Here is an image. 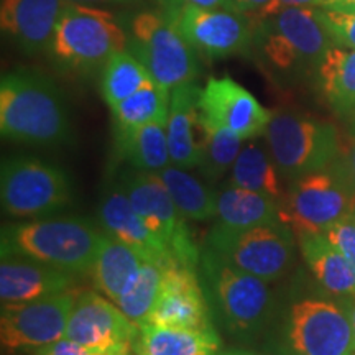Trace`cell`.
<instances>
[{"label": "cell", "instance_id": "cell-43", "mask_svg": "<svg viewBox=\"0 0 355 355\" xmlns=\"http://www.w3.org/2000/svg\"><path fill=\"white\" fill-rule=\"evenodd\" d=\"M219 355H261V354H259V352H252V350L235 349V350H225V352H220Z\"/></svg>", "mask_w": 355, "mask_h": 355}, {"label": "cell", "instance_id": "cell-1", "mask_svg": "<svg viewBox=\"0 0 355 355\" xmlns=\"http://www.w3.org/2000/svg\"><path fill=\"white\" fill-rule=\"evenodd\" d=\"M0 132L7 140L60 146L73 140L63 92L42 73L17 69L0 81Z\"/></svg>", "mask_w": 355, "mask_h": 355}, {"label": "cell", "instance_id": "cell-41", "mask_svg": "<svg viewBox=\"0 0 355 355\" xmlns=\"http://www.w3.org/2000/svg\"><path fill=\"white\" fill-rule=\"evenodd\" d=\"M345 170H347L349 176L352 178V181L355 183V140L352 141V145L349 146L347 153H345V158L343 159Z\"/></svg>", "mask_w": 355, "mask_h": 355}, {"label": "cell", "instance_id": "cell-4", "mask_svg": "<svg viewBox=\"0 0 355 355\" xmlns=\"http://www.w3.org/2000/svg\"><path fill=\"white\" fill-rule=\"evenodd\" d=\"M332 44L319 17V7L285 8L255 21L254 50L283 78L316 71Z\"/></svg>", "mask_w": 355, "mask_h": 355}, {"label": "cell", "instance_id": "cell-44", "mask_svg": "<svg viewBox=\"0 0 355 355\" xmlns=\"http://www.w3.org/2000/svg\"><path fill=\"white\" fill-rule=\"evenodd\" d=\"M158 2L165 6V10H173V8L180 7V0H158Z\"/></svg>", "mask_w": 355, "mask_h": 355}, {"label": "cell", "instance_id": "cell-38", "mask_svg": "<svg viewBox=\"0 0 355 355\" xmlns=\"http://www.w3.org/2000/svg\"><path fill=\"white\" fill-rule=\"evenodd\" d=\"M270 2H272V0H230V8L250 17V19L255 21Z\"/></svg>", "mask_w": 355, "mask_h": 355}, {"label": "cell", "instance_id": "cell-36", "mask_svg": "<svg viewBox=\"0 0 355 355\" xmlns=\"http://www.w3.org/2000/svg\"><path fill=\"white\" fill-rule=\"evenodd\" d=\"M33 355H94V352L81 344L74 343V340L63 337V339L56 340L50 345L33 350Z\"/></svg>", "mask_w": 355, "mask_h": 355}, {"label": "cell", "instance_id": "cell-33", "mask_svg": "<svg viewBox=\"0 0 355 355\" xmlns=\"http://www.w3.org/2000/svg\"><path fill=\"white\" fill-rule=\"evenodd\" d=\"M206 127L207 139L204 144L198 170L201 173L202 180H206L209 184H214L232 170L245 140L227 128Z\"/></svg>", "mask_w": 355, "mask_h": 355}, {"label": "cell", "instance_id": "cell-22", "mask_svg": "<svg viewBox=\"0 0 355 355\" xmlns=\"http://www.w3.org/2000/svg\"><path fill=\"white\" fill-rule=\"evenodd\" d=\"M306 266L318 285L339 298H355V268L324 234L296 237Z\"/></svg>", "mask_w": 355, "mask_h": 355}, {"label": "cell", "instance_id": "cell-10", "mask_svg": "<svg viewBox=\"0 0 355 355\" xmlns=\"http://www.w3.org/2000/svg\"><path fill=\"white\" fill-rule=\"evenodd\" d=\"M117 186L127 194L146 225L165 243L173 260L178 265L198 270L201 252L186 227L184 217L178 211L165 183L157 173L128 166L119 175Z\"/></svg>", "mask_w": 355, "mask_h": 355}, {"label": "cell", "instance_id": "cell-49", "mask_svg": "<svg viewBox=\"0 0 355 355\" xmlns=\"http://www.w3.org/2000/svg\"><path fill=\"white\" fill-rule=\"evenodd\" d=\"M326 2H331V0H326ZM326 2H324V3H326Z\"/></svg>", "mask_w": 355, "mask_h": 355}, {"label": "cell", "instance_id": "cell-30", "mask_svg": "<svg viewBox=\"0 0 355 355\" xmlns=\"http://www.w3.org/2000/svg\"><path fill=\"white\" fill-rule=\"evenodd\" d=\"M171 91L155 81L133 92L127 99L110 107L114 130L135 128L153 122H166L170 112Z\"/></svg>", "mask_w": 355, "mask_h": 355}, {"label": "cell", "instance_id": "cell-37", "mask_svg": "<svg viewBox=\"0 0 355 355\" xmlns=\"http://www.w3.org/2000/svg\"><path fill=\"white\" fill-rule=\"evenodd\" d=\"M326 0H272V2L266 6L263 12L260 13L259 21L261 19H266V17L273 15V13H278L279 10H285V8H293V7H322Z\"/></svg>", "mask_w": 355, "mask_h": 355}, {"label": "cell", "instance_id": "cell-18", "mask_svg": "<svg viewBox=\"0 0 355 355\" xmlns=\"http://www.w3.org/2000/svg\"><path fill=\"white\" fill-rule=\"evenodd\" d=\"M97 217L104 232L135 248L145 261H152L163 268L178 265L165 243L146 225L117 183L102 193Z\"/></svg>", "mask_w": 355, "mask_h": 355}, {"label": "cell", "instance_id": "cell-15", "mask_svg": "<svg viewBox=\"0 0 355 355\" xmlns=\"http://www.w3.org/2000/svg\"><path fill=\"white\" fill-rule=\"evenodd\" d=\"M140 327L133 324L114 301L94 291L81 293L71 309L66 339L92 352L130 350L139 339Z\"/></svg>", "mask_w": 355, "mask_h": 355}, {"label": "cell", "instance_id": "cell-40", "mask_svg": "<svg viewBox=\"0 0 355 355\" xmlns=\"http://www.w3.org/2000/svg\"><path fill=\"white\" fill-rule=\"evenodd\" d=\"M319 8H327V10L339 12H355V0H331V2H326Z\"/></svg>", "mask_w": 355, "mask_h": 355}, {"label": "cell", "instance_id": "cell-27", "mask_svg": "<svg viewBox=\"0 0 355 355\" xmlns=\"http://www.w3.org/2000/svg\"><path fill=\"white\" fill-rule=\"evenodd\" d=\"M119 157L130 168L158 173L171 165L166 122H153L135 128L114 130Z\"/></svg>", "mask_w": 355, "mask_h": 355}, {"label": "cell", "instance_id": "cell-39", "mask_svg": "<svg viewBox=\"0 0 355 355\" xmlns=\"http://www.w3.org/2000/svg\"><path fill=\"white\" fill-rule=\"evenodd\" d=\"M180 6L199 8H230V0H180Z\"/></svg>", "mask_w": 355, "mask_h": 355}, {"label": "cell", "instance_id": "cell-7", "mask_svg": "<svg viewBox=\"0 0 355 355\" xmlns=\"http://www.w3.org/2000/svg\"><path fill=\"white\" fill-rule=\"evenodd\" d=\"M263 139L283 180L290 183L339 159L336 127L296 110L272 112Z\"/></svg>", "mask_w": 355, "mask_h": 355}, {"label": "cell", "instance_id": "cell-29", "mask_svg": "<svg viewBox=\"0 0 355 355\" xmlns=\"http://www.w3.org/2000/svg\"><path fill=\"white\" fill-rule=\"evenodd\" d=\"M157 175L165 183L173 202L184 219L198 222L214 219L217 214L219 191L212 189L206 180L173 163L158 171Z\"/></svg>", "mask_w": 355, "mask_h": 355}, {"label": "cell", "instance_id": "cell-17", "mask_svg": "<svg viewBox=\"0 0 355 355\" xmlns=\"http://www.w3.org/2000/svg\"><path fill=\"white\" fill-rule=\"evenodd\" d=\"M204 123L222 127L243 140L261 137L272 112L266 110L245 87L230 78H209L201 92Z\"/></svg>", "mask_w": 355, "mask_h": 355}, {"label": "cell", "instance_id": "cell-31", "mask_svg": "<svg viewBox=\"0 0 355 355\" xmlns=\"http://www.w3.org/2000/svg\"><path fill=\"white\" fill-rule=\"evenodd\" d=\"M152 81L144 63L125 48L115 53L101 71L102 99L109 107H114Z\"/></svg>", "mask_w": 355, "mask_h": 355}, {"label": "cell", "instance_id": "cell-28", "mask_svg": "<svg viewBox=\"0 0 355 355\" xmlns=\"http://www.w3.org/2000/svg\"><path fill=\"white\" fill-rule=\"evenodd\" d=\"M314 74L322 97L336 112H355V50L332 44Z\"/></svg>", "mask_w": 355, "mask_h": 355}, {"label": "cell", "instance_id": "cell-25", "mask_svg": "<svg viewBox=\"0 0 355 355\" xmlns=\"http://www.w3.org/2000/svg\"><path fill=\"white\" fill-rule=\"evenodd\" d=\"M229 184L266 194L277 201H282L285 196L283 176L275 165L263 135L245 140L229 173Z\"/></svg>", "mask_w": 355, "mask_h": 355}, {"label": "cell", "instance_id": "cell-34", "mask_svg": "<svg viewBox=\"0 0 355 355\" xmlns=\"http://www.w3.org/2000/svg\"><path fill=\"white\" fill-rule=\"evenodd\" d=\"M319 17L334 44L355 50V12L319 8Z\"/></svg>", "mask_w": 355, "mask_h": 355}, {"label": "cell", "instance_id": "cell-16", "mask_svg": "<svg viewBox=\"0 0 355 355\" xmlns=\"http://www.w3.org/2000/svg\"><path fill=\"white\" fill-rule=\"evenodd\" d=\"M148 324L183 329H216L198 270L183 265L163 268L162 291Z\"/></svg>", "mask_w": 355, "mask_h": 355}, {"label": "cell", "instance_id": "cell-12", "mask_svg": "<svg viewBox=\"0 0 355 355\" xmlns=\"http://www.w3.org/2000/svg\"><path fill=\"white\" fill-rule=\"evenodd\" d=\"M285 339L290 355H349L355 350L349 309L327 300L308 298L293 304Z\"/></svg>", "mask_w": 355, "mask_h": 355}, {"label": "cell", "instance_id": "cell-5", "mask_svg": "<svg viewBox=\"0 0 355 355\" xmlns=\"http://www.w3.org/2000/svg\"><path fill=\"white\" fill-rule=\"evenodd\" d=\"M127 46L128 35L112 12L68 2L48 55L60 69L87 76Z\"/></svg>", "mask_w": 355, "mask_h": 355}, {"label": "cell", "instance_id": "cell-6", "mask_svg": "<svg viewBox=\"0 0 355 355\" xmlns=\"http://www.w3.org/2000/svg\"><path fill=\"white\" fill-rule=\"evenodd\" d=\"M355 209V183L337 159L321 171L291 181L279 201L278 217L298 237L324 234L337 222L347 219Z\"/></svg>", "mask_w": 355, "mask_h": 355}, {"label": "cell", "instance_id": "cell-23", "mask_svg": "<svg viewBox=\"0 0 355 355\" xmlns=\"http://www.w3.org/2000/svg\"><path fill=\"white\" fill-rule=\"evenodd\" d=\"M279 201L254 191L235 188L227 184L219 189L217 196L216 227L227 232L259 227V225L279 222Z\"/></svg>", "mask_w": 355, "mask_h": 355}, {"label": "cell", "instance_id": "cell-47", "mask_svg": "<svg viewBox=\"0 0 355 355\" xmlns=\"http://www.w3.org/2000/svg\"><path fill=\"white\" fill-rule=\"evenodd\" d=\"M352 219L355 220V209H354V212H352Z\"/></svg>", "mask_w": 355, "mask_h": 355}, {"label": "cell", "instance_id": "cell-2", "mask_svg": "<svg viewBox=\"0 0 355 355\" xmlns=\"http://www.w3.org/2000/svg\"><path fill=\"white\" fill-rule=\"evenodd\" d=\"M104 230L79 216H44L2 229V257L19 255L73 275L91 272Z\"/></svg>", "mask_w": 355, "mask_h": 355}, {"label": "cell", "instance_id": "cell-3", "mask_svg": "<svg viewBox=\"0 0 355 355\" xmlns=\"http://www.w3.org/2000/svg\"><path fill=\"white\" fill-rule=\"evenodd\" d=\"M199 278L212 313L234 334L255 336L272 319L275 296L268 282L239 270L207 247L201 252Z\"/></svg>", "mask_w": 355, "mask_h": 355}, {"label": "cell", "instance_id": "cell-50", "mask_svg": "<svg viewBox=\"0 0 355 355\" xmlns=\"http://www.w3.org/2000/svg\"><path fill=\"white\" fill-rule=\"evenodd\" d=\"M354 114H355V112H354Z\"/></svg>", "mask_w": 355, "mask_h": 355}, {"label": "cell", "instance_id": "cell-13", "mask_svg": "<svg viewBox=\"0 0 355 355\" xmlns=\"http://www.w3.org/2000/svg\"><path fill=\"white\" fill-rule=\"evenodd\" d=\"M198 55L229 58L254 50L255 21L232 8L180 6L166 10Z\"/></svg>", "mask_w": 355, "mask_h": 355}, {"label": "cell", "instance_id": "cell-42", "mask_svg": "<svg viewBox=\"0 0 355 355\" xmlns=\"http://www.w3.org/2000/svg\"><path fill=\"white\" fill-rule=\"evenodd\" d=\"M73 3H81V6H91V3H125L130 0H68Z\"/></svg>", "mask_w": 355, "mask_h": 355}, {"label": "cell", "instance_id": "cell-46", "mask_svg": "<svg viewBox=\"0 0 355 355\" xmlns=\"http://www.w3.org/2000/svg\"><path fill=\"white\" fill-rule=\"evenodd\" d=\"M349 313H350V319H352V326H354V331H355V303L350 306Z\"/></svg>", "mask_w": 355, "mask_h": 355}, {"label": "cell", "instance_id": "cell-11", "mask_svg": "<svg viewBox=\"0 0 355 355\" xmlns=\"http://www.w3.org/2000/svg\"><path fill=\"white\" fill-rule=\"evenodd\" d=\"M296 235L282 222L227 232L212 227L206 247L239 270L265 282H277L290 270L295 255Z\"/></svg>", "mask_w": 355, "mask_h": 355}, {"label": "cell", "instance_id": "cell-21", "mask_svg": "<svg viewBox=\"0 0 355 355\" xmlns=\"http://www.w3.org/2000/svg\"><path fill=\"white\" fill-rule=\"evenodd\" d=\"M76 275L19 255L2 257L0 300L2 304L26 303L71 290Z\"/></svg>", "mask_w": 355, "mask_h": 355}, {"label": "cell", "instance_id": "cell-9", "mask_svg": "<svg viewBox=\"0 0 355 355\" xmlns=\"http://www.w3.org/2000/svg\"><path fill=\"white\" fill-rule=\"evenodd\" d=\"M73 198V184L63 168L35 157L3 159L0 201L6 214L37 219L64 209Z\"/></svg>", "mask_w": 355, "mask_h": 355}, {"label": "cell", "instance_id": "cell-35", "mask_svg": "<svg viewBox=\"0 0 355 355\" xmlns=\"http://www.w3.org/2000/svg\"><path fill=\"white\" fill-rule=\"evenodd\" d=\"M324 235L355 268V220L352 219V216L337 222V224L327 229Z\"/></svg>", "mask_w": 355, "mask_h": 355}, {"label": "cell", "instance_id": "cell-14", "mask_svg": "<svg viewBox=\"0 0 355 355\" xmlns=\"http://www.w3.org/2000/svg\"><path fill=\"white\" fill-rule=\"evenodd\" d=\"M78 296L74 290H66L48 298L2 304L0 340L3 347L33 352L63 339Z\"/></svg>", "mask_w": 355, "mask_h": 355}, {"label": "cell", "instance_id": "cell-20", "mask_svg": "<svg viewBox=\"0 0 355 355\" xmlns=\"http://www.w3.org/2000/svg\"><path fill=\"white\" fill-rule=\"evenodd\" d=\"M202 89L196 83H186L171 91L170 112L166 121L168 146L171 163L193 170L201 163L207 127L201 109Z\"/></svg>", "mask_w": 355, "mask_h": 355}, {"label": "cell", "instance_id": "cell-45", "mask_svg": "<svg viewBox=\"0 0 355 355\" xmlns=\"http://www.w3.org/2000/svg\"><path fill=\"white\" fill-rule=\"evenodd\" d=\"M94 355H128V350H105V352H94Z\"/></svg>", "mask_w": 355, "mask_h": 355}, {"label": "cell", "instance_id": "cell-26", "mask_svg": "<svg viewBox=\"0 0 355 355\" xmlns=\"http://www.w3.org/2000/svg\"><path fill=\"white\" fill-rule=\"evenodd\" d=\"M144 261L135 248L104 232L91 270L94 285L105 298L117 303Z\"/></svg>", "mask_w": 355, "mask_h": 355}, {"label": "cell", "instance_id": "cell-32", "mask_svg": "<svg viewBox=\"0 0 355 355\" xmlns=\"http://www.w3.org/2000/svg\"><path fill=\"white\" fill-rule=\"evenodd\" d=\"M163 266L152 261H144L139 273L132 279L127 290L115 304L122 309V313L133 324L141 327L148 324L150 314L157 304V300L162 291Z\"/></svg>", "mask_w": 355, "mask_h": 355}, {"label": "cell", "instance_id": "cell-19", "mask_svg": "<svg viewBox=\"0 0 355 355\" xmlns=\"http://www.w3.org/2000/svg\"><path fill=\"white\" fill-rule=\"evenodd\" d=\"M66 3L68 0H2V32L26 56L48 53Z\"/></svg>", "mask_w": 355, "mask_h": 355}, {"label": "cell", "instance_id": "cell-48", "mask_svg": "<svg viewBox=\"0 0 355 355\" xmlns=\"http://www.w3.org/2000/svg\"><path fill=\"white\" fill-rule=\"evenodd\" d=\"M349 355H355V350H354V352H350V354H349Z\"/></svg>", "mask_w": 355, "mask_h": 355}, {"label": "cell", "instance_id": "cell-24", "mask_svg": "<svg viewBox=\"0 0 355 355\" xmlns=\"http://www.w3.org/2000/svg\"><path fill=\"white\" fill-rule=\"evenodd\" d=\"M220 337L216 329H183L145 324L135 350L139 355H219Z\"/></svg>", "mask_w": 355, "mask_h": 355}, {"label": "cell", "instance_id": "cell-8", "mask_svg": "<svg viewBox=\"0 0 355 355\" xmlns=\"http://www.w3.org/2000/svg\"><path fill=\"white\" fill-rule=\"evenodd\" d=\"M127 48L144 63L153 81L168 91L193 83L201 69L198 51L166 10L137 13L130 24Z\"/></svg>", "mask_w": 355, "mask_h": 355}]
</instances>
